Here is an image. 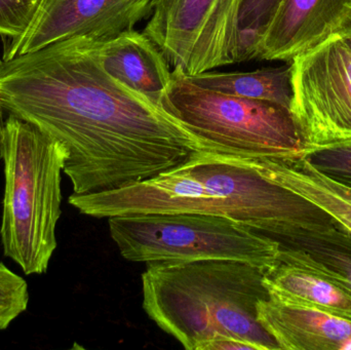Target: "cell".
<instances>
[{"instance_id":"obj_5","label":"cell","mask_w":351,"mask_h":350,"mask_svg":"<svg viewBox=\"0 0 351 350\" xmlns=\"http://www.w3.org/2000/svg\"><path fill=\"white\" fill-rule=\"evenodd\" d=\"M172 74L162 108L199 139L208 151L270 160L304 155L306 143L291 109L200 88L178 68Z\"/></svg>"},{"instance_id":"obj_17","label":"cell","mask_w":351,"mask_h":350,"mask_svg":"<svg viewBox=\"0 0 351 350\" xmlns=\"http://www.w3.org/2000/svg\"><path fill=\"white\" fill-rule=\"evenodd\" d=\"M282 0H239V31L243 62L254 59L256 45Z\"/></svg>"},{"instance_id":"obj_19","label":"cell","mask_w":351,"mask_h":350,"mask_svg":"<svg viewBox=\"0 0 351 350\" xmlns=\"http://www.w3.org/2000/svg\"><path fill=\"white\" fill-rule=\"evenodd\" d=\"M28 303L27 282L0 262V331L24 314Z\"/></svg>"},{"instance_id":"obj_2","label":"cell","mask_w":351,"mask_h":350,"mask_svg":"<svg viewBox=\"0 0 351 350\" xmlns=\"http://www.w3.org/2000/svg\"><path fill=\"white\" fill-rule=\"evenodd\" d=\"M265 271L230 260L147 263L143 308L187 350H204L220 336L247 341L258 350H280L258 320V303L270 299Z\"/></svg>"},{"instance_id":"obj_21","label":"cell","mask_w":351,"mask_h":350,"mask_svg":"<svg viewBox=\"0 0 351 350\" xmlns=\"http://www.w3.org/2000/svg\"><path fill=\"white\" fill-rule=\"evenodd\" d=\"M258 350L255 345L241 339L230 336H220L213 339L204 347V350Z\"/></svg>"},{"instance_id":"obj_4","label":"cell","mask_w":351,"mask_h":350,"mask_svg":"<svg viewBox=\"0 0 351 350\" xmlns=\"http://www.w3.org/2000/svg\"><path fill=\"white\" fill-rule=\"evenodd\" d=\"M184 211L220 216L267 236L278 224L328 226L323 210L282 185L270 158L200 150L181 166Z\"/></svg>"},{"instance_id":"obj_13","label":"cell","mask_w":351,"mask_h":350,"mask_svg":"<svg viewBox=\"0 0 351 350\" xmlns=\"http://www.w3.org/2000/svg\"><path fill=\"white\" fill-rule=\"evenodd\" d=\"M257 312L280 350H351V321L274 299L260 301Z\"/></svg>"},{"instance_id":"obj_11","label":"cell","mask_w":351,"mask_h":350,"mask_svg":"<svg viewBox=\"0 0 351 350\" xmlns=\"http://www.w3.org/2000/svg\"><path fill=\"white\" fill-rule=\"evenodd\" d=\"M268 238L280 245L278 260L323 275L351 294V234L338 225L282 223Z\"/></svg>"},{"instance_id":"obj_1","label":"cell","mask_w":351,"mask_h":350,"mask_svg":"<svg viewBox=\"0 0 351 350\" xmlns=\"http://www.w3.org/2000/svg\"><path fill=\"white\" fill-rule=\"evenodd\" d=\"M99 40L78 35L0 62V106L65 148L75 195L129 186L208 151L173 115L107 73Z\"/></svg>"},{"instance_id":"obj_16","label":"cell","mask_w":351,"mask_h":350,"mask_svg":"<svg viewBox=\"0 0 351 350\" xmlns=\"http://www.w3.org/2000/svg\"><path fill=\"white\" fill-rule=\"evenodd\" d=\"M187 76V75H186ZM200 88L232 96L270 101L291 109L293 102L292 67H267L251 72L206 71L187 76Z\"/></svg>"},{"instance_id":"obj_10","label":"cell","mask_w":351,"mask_h":350,"mask_svg":"<svg viewBox=\"0 0 351 350\" xmlns=\"http://www.w3.org/2000/svg\"><path fill=\"white\" fill-rule=\"evenodd\" d=\"M351 0H282L254 59L291 62L333 34Z\"/></svg>"},{"instance_id":"obj_6","label":"cell","mask_w":351,"mask_h":350,"mask_svg":"<svg viewBox=\"0 0 351 350\" xmlns=\"http://www.w3.org/2000/svg\"><path fill=\"white\" fill-rule=\"evenodd\" d=\"M111 238L132 262L230 260L268 269L280 245L234 220L206 214H135L108 218Z\"/></svg>"},{"instance_id":"obj_15","label":"cell","mask_w":351,"mask_h":350,"mask_svg":"<svg viewBox=\"0 0 351 350\" xmlns=\"http://www.w3.org/2000/svg\"><path fill=\"white\" fill-rule=\"evenodd\" d=\"M274 176L285 186L315 203L351 234V188L324 176L303 158L271 160Z\"/></svg>"},{"instance_id":"obj_14","label":"cell","mask_w":351,"mask_h":350,"mask_svg":"<svg viewBox=\"0 0 351 350\" xmlns=\"http://www.w3.org/2000/svg\"><path fill=\"white\" fill-rule=\"evenodd\" d=\"M263 283L270 299L351 321V294L323 275L278 260L266 269Z\"/></svg>"},{"instance_id":"obj_23","label":"cell","mask_w":351,"mask_h":350,"mask_svg":"<svg viewBox=\"0 0 351 350\" xmlns=\"http://www.w3.org/2000/svg\"><path fill=\"white\" fill-rule=\"evenodd\" d=\"M3 129H4V119H3V109L0 106V150L2 147V140H3Z\"/></svg>"},{"instance_id":"obj_3","label":"cell","mask_w":351,"mask_h":350,"mask_svg":"<svg viewBox=\"0 0 351 350\" xmlns=\"http://www.w3.org/2000/svg\"><path fill=\"white\" fill-rule=\"evenodd\" d=\"M0 155L4 168L0 228L4 256L25 275H43L57 249L61 174L67 153L34 125L8 114Z\"/></svg>"},{"instance_id":"obj_8","label":"cell","mask_w":351,"mask_h":350,"mask_svg":"<svg viewBox=\"0 0 351 350\" xmlns=\"http://www.w3.org/2000/svg\"><path fill=\"white\" fill-rule=\"evenodd\" d=\"M290 64L291 111L307 149L350 139V47L333 33Z\"/></svg>"},{"instance_id":"obj_22","label":"cell","mask_w":351,"mask_h":350,"mask_svg":"<svg viewBox=\"0 0 351 350\" xmlns=\"http://www.w3.org/2000/svg\"><path fill=\"white\" fill-rule=\"evenodd\" d=\"M351 49V3L344 10L334 32Z\"/></svg>"},{"instance_id":"obj_7","label":"cell","mask_w":351,"mask_h":350,"mask_svg":"<svg viewBox=\"0 0 351 350\" xmlns=\"http://www.w3.org/2000/svg\"><path fill=\"white\" fill-rule=\"evenodd\" d=\"M239 0H154L143 32L173 69L194 76L243 62Z\"/></svg>"},{"instance_id":"obj_18","label":"cell","mask_w":351,"mask_h":350,"mask_svg":"<svg viewBox=\"0 0 351 350\" xmlns=\"http://www.w3.org/2000/svg\"><path fill=\"white\" fill-rule=\"evenodd\" d=\"M303 158L324 176L351 188V138L309 148Z\"/></svg>"},{"instance_id":"obj_20","label":"cell","mask_w":351,"mask_h":350,"mask_svg":"<svg viewBox=\"0 0 351 350\" xmlns=\"http://www.w3.org/2000/svg\"><path fill=\"white\" fill-rule=\"evenodd\" d=\"M39 0H0V36L12 39L28 27Z\"/></svg>"},{"instance_id":"obj_9","label":"cell","mask_w":351,"mask_h":350,"mask_svg":"<svg viewBox=\"0 0 351 350\" xmlns=\"http://www.w3.org/2000/svg\"><path fill=\"white\" fill-rule=\"evenodd\" d=\"M154 0H39L24 32L10 39L3 59L78 36L107 39L148 20Z\"/></svg>"},{"instance_id":"obj_12","label":"cell","mask_w":351,"mask_h":350,"mask_svg":"<svg viewBox=\"0 0 351 350\" xmlns=\"http://www.w3.org/2000/svg\"><path fill=\"white\" fill-rule=\"evenodd\" d=\"M98 53L107 73L162 107L172 66L146 33L135 28L100 39Z\"/></svg>"}]
</instances>
